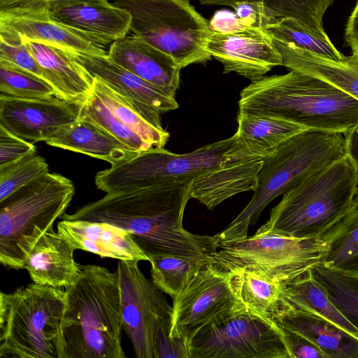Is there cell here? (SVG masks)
<instances>
[{
	"mask_svg": "<svg viewBox=\"0 0 358 358\" xmlns=\"http://www.w3.org/2000/svg\"><path fill=\"white\" fill-rule=\"evenodd\" d=\"M346 156L352 163L358 174V122L345 134Z\"/></svg>",
	"mask_w": 358,
	"mask_h": 358,
	"instance_id": "ee69618b",
	"label": "cell"
},
{
	"mask_svg": "<svg viewBox=\"0 0 358 358\" xmlns=\"http://www.w3.org/2000/svg\"><path fill=\"white\" fill-rule=\"evenodd\" d=\"M65 291L34 282L0 294V357L59 358Z\"/></svg>",
	"mask_w": 358,
	"mask_h": 358,
	"instance_id": "52a82bcc",
	"label": "cell"
},
{
	"mask_svg": "<svg viewBox=\"0 0 358 358\" xmlns=\"http://www.w3.org/2000/svg\"><path fill=\"white\" fill-rule=\"evenodd\" d=\"M80 107L56 96L25 99L0 94V124L30 143L46 142L79 118Z\"/></svg>",
	"mask_w": 358,
	"mask_h": 358,
	"instance_id": "9a60e30c",
	"label": "cell"
},
{
	"mask_svg": "<svg viewBox=\"0 0 358 358\" xmlns=\"http://www.w3.org/2000/svg\"><path fill=\"white\" fill-rule=\"evenodd\" d=\"M231 273L206 262L190 282L173 299L171 336L187 345L202 328L240 302L231 283Z\"/></svg>",
	"mask_w": 358,
	"mask_h": 358,
	"instance_id": "4fadbf2b",
	"label": "cell"
},
{
	"mask_svg": "<svg viewBox=\"0 0 358 358\" xmlns=\"http://www.w3.org/2000/svg\"><path fill=\"white\" fill-rule=\"evenodd\" d=\"M239 113L279 117L307 129L345 134L358 122V100L313 75L290 72L251 82Z\"/></svg>",
	"mask_w": 358,
	"mask_h": 358,
	"instance_id": "3957f363",
	"label": "cell"
},
{
	"mask_svg": "<svg viewBox=\"0 0 358 358\" xmlns=\"http://www.w3.org/2000/svg\"><path fill=\"white\" fill-rule=\"evenodd\" d=\"M151 277L154 284L174 299L190 282L206 262L205 259L171 254L150 257Z\"/></svg>",
	"mask_w": 358,
	"mask_h": 358,
	"instance_id": "836d02e7",
	"label": "cell"
},
{
	"mask_svg": "<svg viewBox=\"0 0 358 358\" xmlns=\"http://www.w3.org/2000/svg\"><path fill=\"white\" fill-rule=\"evenodd\" d=\"M36 154L34 143L24 140L0 124V167Z\"/></svg>",
	"mask_w": 358,
	"mask_h": 358,
	"instance_id": "ab89813d",
	"label": "cell"
},
{
	"mask_svg": "<svg viewBox=\"0 0 358 358\" xmlns=\"http://www.w3.org/2000/svg\"><path fill=\"white\" fill-rule=\"evenodd\" d=\"M231 7L241 21L251 29L264 31L266 26L278 20L262 2L240 1L233 3Z\"/></svg>",
	"mask_w": 358,
	"mask_h": 358,
	"instance_id": "60d3db41",
	"label": "cell"
},
{
	"mask_svg": "<svg viewBox=\"0 0 358 358\" xmlns=\"http://www.w3.org/2000/svg\"><path fill=\"white\" fill-rule=\"evenodd\" d=\"M0 41L22 45L39 43L70 53L107 55L106 46L90 35L55 19L43 6H18L0 9Z\"/></svg>",
	"mask_w": 358,
	"mask_h": 358,
	"instance_id": "5bb4252c",
	"label": "cell"
},
{
	"mask_svg": "<svg viewBox=\"0 0 358 358\" xmlns=\"http://www.w3.org/2000/svg\"><path fill=\"white\" fill-rule=\"evenodd\" d=\"M229 271L232 289L241 304L252 313L273 322L285 303L282 286L254 270L238 268Z\"/></svg>",
	"mask_w": 358,
	"mask_h": 358,
	"instance_id": "83f0119b",
	"label": "cell"
},
{
	"mask_svg": "<svg viewBox=\"0 0 358 358\" xmlns=\"http://www.w3.org/2000/svg\"><path fill=\"white\" fill-rule=\"evenodd\" d=\"M280 329L290 358H328L322 350L306 338L284 329Z\"/></svg>",
	"mask_w": 358,
	"mask_h": 358,
	"instance_id": "b9f144b4",
	"label": "cell"
},
{
	"mask_svg": "<svg viewBox=\"0 0 358 358\" xmlns=\"http://www.w3.org/2000/svg\"><path fill=\"white\" fill-rule=\"evenodd\" d=\"M92 91L122 124L155 148H163L165 146L169 134L149 123L130 100L110 88L97 77H94Z\"/></svg>",
	"mask_w": 358,
	"mask_h": 358,
	"instance_id": "4dcf8cb0",
	"label": "cell"
},
{
	"mask_svg": "<svg viewBox=\"0 0 358 358\" xmlns=\"http://www.w3.org/2000/svg\"><path fill=\"white\" fill-rule=\"evenodd\" d=\"M192 181L108 192L60 218L107 222L126 229L149 259L171 254L206 260L217 248V236L193 234L182 225Z\"/></svg>",
	"mask_w": 358,
	"mask_h": 358,
	"instance_id": "6da1fadb",
	"label": "cell"
},
{
	"mask_svg": "<svg viewBox=\"0 0 358 358\" xmlns=\"http://www.w3.org/2000/svg\"><path fill=\"white\" fill-rule=\"evenodd\" d=\"M282 57V65L324 80L358 100V56L333 60L292 44L273 41Z\"/></svg>",
	"mask_w": 358,
	"mask_h": 358,
	"instance_id": "4316f807",
	"label": "cell"
},
{
	"mask_svg": "<svg viewBox=\"0 0 358 358\" xmlns=\"http://www.w3.org/2000/svg\"><path fill=\"white\" fill-rule=\"evenodd\" d=\"M357 188L358 174L345 156L286 192L256 233L323 238L350 210Z\"/></svg>",
	"mask_w": 358,
	"mask_h": 358,
	"instance_id": "5b68a950",
	"label": "cell"
},
{
	"mask_svg": "<svg viewBox=\"0 0 358 358\" xmlns=\"http://www.w3.org/2000/svg\"><path fill=\"white\" fill-rule=\"evenodd\" d=\"M49 171L46 160L36 154L0 167V202Z\"/></svg>",
	"mask_w": 358,
	"mask_h": 358,
	"instance_id": "8d00e7d4",
	"label": "cell"
},
{
	"mask_svg": "<svg viewBox=\"0 0 358 358\" xmlns=\"http://www.w3.org/2000/svg\"><path fill=\"white\" fill-rule=\"evenodd\" d=\"M310 271L330 301L358 328V274L326 266L323 262Z\"/></svg>",
	"mask_w": 358,
	"mask_h": 358,
	"instance_id": "d6a6232c",
	"label": "cell"
},
{
	"mask_svg": "<svg viewBox=\"0 0 358 358\" xmlns=\"http://www.w3.org/2000/svg\"><path fill=\"white\" fill-rule=\"evenodd\" d=\"M0 93L25 99L55 96L54 88L41 78L27 71L1 64Z\"/></svg>",
	"mask_w": 358,
	"mask_h": 358,
	"instance_id": "74e56055",
	"label": "cell"
},
{
	"mask_svg": "<svg viewBox=\"0 0 358 358\" xmlns=\"http://www.w3.org/2000/svg\"><path fill=\"white\" fill-rule=\"evenodd\" d=\"M45 143L108 162L111 166L138 153L97 124L80 117L62 127Z\"/></svg>",
	"mask_w": 358,
	"mask_h": 358,
	"instance_id": "d4e9b609",
	"label": "cell"
},
{
	"mask_svg": "<svg viewBox=\"0 0 358 358\" xmlns=\"http://www.w3.org/2000/svg\"><path fill=\"white\" fill-rule=\"evenodd\" d=\"M201 4L229 6L240 1L262 2L278 18L292 17L299 22L315 36L330 40L324 25L323 17L334 0H198Z\"/></svg>",
	"mask_w": 358,
	"mask_h": 358,
	"instance_id": "1f68e13d",
	"label": "cell"
},
{
	"mask_svg": "<svg viewBox=\"0 0 358 358\" xmlns=\"http://www.w3.org/2000/svg\"><path fill=\"white\" fill-rule=\"evenodd\" d=\"M212 31L221 34H234L254 29L247 27L237 16L235 12L229 10L216 11L209 21Z\"/></svg>",
	"mask_w": 358,
	"mask_h": 358,
	"instance_id": "7bdbcfd3",
	"label": "cell"
},
{
	"mask_svg": "<svg viewBox=\"0 0 358 358\" xmlns=\"http://www.w3.org/2000/svg\"><path fill=\"white\" fill-rule=\"evenodd\" d=\"M262 164V158L241 159L201 174L192 181L191 197L213 210L236 194L254 192Z\"/></svg>",
	"mask_w": 358,
	"mask_h": 358,
	"instance_id": "cb8c5ba5",
	"label": "cell"
},
{
	"mask_svg": "<svg viewBox=\"0 0 358 358\" xmlns=\"http://www.w3.org/2000/svg\"><path fill=\"white\" fill-rule=\"evenodd\" d=\"M206 50L222 64L224 73L234 72L251 82L282 65L280 52L263 30L234 34L211 31Z\"/></svg>",
	"mask_w": 358,
	"mask_h": 358,
	"instance_id": "2e32d148",
	"label": "cell"
},
{
	"mask_svg": "<svg viewBox=\"0 0 358 358\" xmlns=\"http://www.w3.org/2000/svg\"><path fill=\"white\" fill-rule=\"evenodd\" d=\"M131 17V34L171 56L180 69L204 63L209 22L189 0H115Z\"/></svg>",
	"mask_w": 358,
	"mask_h": 358,
	"instance_id": "ba28073f",
	"label": "cell"
},
{
	"mask_svg": "<svg viewBox=\"0 0 358 358\" xmlns=\"http://www.w3.org/2000/svg\"><path fill=\"white\" fill-rule=\"evenodd\" d=\"M323 238L328 243L323 264L358 274V188L350 210Z\"/></svg>",
	"mask_w": 358,
	"mask_h": 358,
	"instance_id": "f546056e",
	"label": "cell"
},
{
	"mask_svg": "<svg viewBox=\"0 0 358 358\" xmlns=\"http://www.w3.org/2000/svg\"><path fill=\"white\" fill-rule=\"evenodd\" d=\"M69 0H0V9L18 6H43L52 9Z\"/></svg>",
	"mask_w": 358,
	"mask_h": 358,
	"instance_id": "f6af8a7d",
	"label": "cell"
},
{
	"mask_svg": "<svg viewBox=\"0 0 358 358\" xmlns=\"http://www.w3.org/2000/svg\"><path fill=\"white\" fill-rule=\"evenodd\" d=\"M57 233L74 248L118 260L150 261L131 234L115 225L82 220L62 219Z\"/></svg>",
	"mask_w": 358,
	"mask_h": 358,
	"instance_id": "ffe728a7",
	"label": "cell"
},
{
	"mask_svg": "<svg viewBox=\"0 0 358 358\" xmlns=\"http://www.w3.org/2000/svg\"><path fill=\"white\" fill-rule=\"evenodd\" d=\"M187 349L189 358H290L280 328L241 303L199 330Z\"/></svg>",
	"mask_w": 358,
	"mask_h": 358,
	"instance_id": "8fae6325",
	"label": "cell"
},
{
	"mask_svg": "<svg viewBox=\"0 0 358 358\" xmlns=\"http://www.w3.org/2000/svg\"><path fill=\"white\" fill-rule=\"evenodd\" d=\"M328 250L324 238H295L257 234L218 243L206 259L225 271L248 268L262 273L282 287L323 262Z\"/></svg>",
	"mask_w": 358,
	"mask_h": 358,
	"instance_id": "30bf717a",
	"label": "cell"
},
{
	"mask_svg": "<svg viewBox=\"0 0 358 358\" xmlns=\"http://www.w3.org/2000/svg\"><path fill=\"white\" fill-rule=\"evenodd\" d=\"M79 117L97 124L134 151L141 152L155 148L141 136L122 124L92 90L80 107Z\"/></svg>",
	"mask_w": 358,
	"mask_h": 358,
	"instance_id": "d590c367",
	"label": "cell"
},
{
	"mask_svg": "<svg viewBox=\"0 0 358 358\" xmlns=\"http://www.w3.org/2000/svg\"><path fill=\"white\" fill-rule=\"evenodd\" d=\"M316 345L328 358H358V340L330 322L285 303L273 320Z\"/></svg>",
	"mask_w": 358,
	"mask_h": 358,
	"instance_id": "603a6c76",
	"label": "cell"
},
{
	"mask_svg": "<svg viewBox=\"0 0 358 358\" xmlns=\"http://www.w3.org/2000/svg\"><path fill=\"white\" fill-rule=\"evenodd\" d=\"M236 136L185 154L152 148L98 172L96 187L106 193L195 178L238 159Z\"/></svg>",
	"mask_w": 358,
	"mask_h": 358,
	"instance_id": "9c48e42d",
	"label": "cell"
},
{
	"mask_svg": "<svg viewBox=\"0 0 358 358\" xmlns=\"http://www.w3.org/2000/svg\"><path fill=\"white\" fill-rule=\"evenodd\" d=\"M236 148L241 159L264 158L294 135L309 129L269 115L239 113Z\"/></svg>",
	"mask_w": 358,
	"mask_h": 358,
	"instance_id": "484cf974",
	"label": "cell"
},
{
	"mask_svg": "<svg viewBox=\"0 0 358 358\" xmlns=\"http://www.w3.org/2000/svg\"><path fill=\"white\" fill-rule=\"evenodd\" d=\"M65 291L59 358H125L121 293L116 272L95 264Z\"/></svg>",
	"mask_w": 358,
	"mask_h": 358,
	"instance_id": "7a4b0ae2",
	"label": "cell"
},
{
	"mask_svg": "<svg viewBox=\"0 0 358 358\" xmlns=\"http://www.w3.org/2000/svg\"><path fill=\"white\" fill-rule=\"evenodd\" d=\"M25 44L55 96L81 106L92 92L94 77L67 51L39 43Z\"/></svg>",
	"mask_w": 358,
	"mask_h": 358,
	"instance_id": "44dd1931",
	"label": "cell"
},
{
	"mask_svg": "<svg viewBox=\"0 0 358 358\" xmlns=\"http://www.w3.org/2000/svg\"><path fill=\"white\" fill-rule=\"evenodd\" d=\"M264 30L273 41L292 44L333 60H341L345 57L331 39L324 40L315 36L292 17L278 18Z\"/></svg>",
	"mask_w": 358,
	"mask_h": 358,
	"instance_id": "e575fe53",
	"label": "cell"
},
{
	"mask_svg": "<svg viewBox=\"0 0 358 358\" xmlns=\"http://www.w3.org/2000/svg\"><path fill=\"white\" fill-rule=\"evenodd\" d=\"M282 295L290 306L312 313L337 326L358 340V328L330 301L310 270L282 287Z\"/></svg>",
	"mask_w": 358,
	"mask_h": 358,
	"instance_id": "f1b7e54d",
	"label": "cell"
},
{
	"mask_svg": "<svg viewBox=\"0 0 358 358\" xmlns=\"http://www.w3.org/2000/svg\"><path fill=\"white\" fill-rule=\"evenodd\" d=\"M50 12L57 20L91 36L108 48L130 31V13L108 0H69Z\"/></svg>",
	"mask_w": 358,
	"mask_h": 358,
	"instance_id": "ac0fdd59",
	"label": "cell"
},
{
	"mask_svg": "<svg viewBox=\"0 0 358 358\" xmlns=\"http://www.w3.org/2000/svg\"><path fill=\"white\" fill-rule=\"evenodd\" d=\"M138 262L119 260L115 272L121 293L123 329L137 358H155L159 327L171 321L172 307L162 292L148 279Z\"/></svg>",
	"mask_w": 358,
	"mask_h": 358,
	"instance_id": "7c38bea8",
	"label": "cell"
},
{
	"mask_svg": "<svg viewBox=\"0 0 358 358\" xmlns=\"http://www.w3.org/2000/svg\"><path fill=\"white\" fill-rule=\"evenodd\" d=\"M74 193L70 179L49 171L1 201V264L24 269L34 245L44 233L53 229Z\"/></svg>",
	"mask_w": 358,
	"mask_h": 358,
	"instance_id": "8992f818",
	"label": "cell"
},
{
	"mask_svg": "<svg viewBox=\"0 0 358 358\" xmlns=\"http://www.w3.org/2000/svg\"><path fill=\"white\" fill-rule=\"evenodd\" d=\"M107 55L115 64L175 98L181 69L166 53L128 34L112 43Z\"/></svg>",
	"mask_w": 358,
	"mask_h": 358,
	"instance_id": "d6986e66",
	"label": "cell"
},
{
	"mask_svg": "<svg viewBox=\"0 0 358 358\" xmlns=\"http://www.w3.org/2000/svg\"><path fill=\"white\" fill-rule=\"evenodd\" d=\"M346 156L342 133L307 129L291 137L262 158L258 185L241 212L221 232L218 243L236 241L248 236L264 209L277 196L302 180Z\"/></svg>",
	"mask_w": 358,
	"mask_h": 358,
	"instance_id": "277c9868",
	"label": "cell"
},
{
	"mask_svg": "<svg viewBox=\"0 0 358 358\" xmlns=\"http://www.w3.org/2000/svg\"><path fill=\"white\" fill-rule=\"evenodd\" d=\"M71 54L94 77L130 100L141 115L156 128L164 129L162 114L178 108L176 98L115 64L107 55Z\"/></svg>",
	"mask_w": 358,
	"mask_h": 358,
	"instance_id": "e0dca14e",
	"label": "cell"
},
{
	"mask_svg": "<svg viewBox=\"0 0 358 358\" xmlns=\"http://www.w3.org/2000/svg\"><path fill=\"white\" fill-rule=\"evenodd\" d=\"M0 64L27 71L48 82L25 43L12 45L0 41Z\"/></svg>",
	"mask_w": 358,
	"mask_h": 358,
	"instance_id": "f35d334b",
	"label": "cell"
},
{
	"mask_svg": "<svg viewBox=\"0 0 358 358\" xmlns=\"http://www.w3.org/2000/svg\"><path fill=\"white\" fill-rule=\"evenodd\" d=\"M74 248L53 229L44 233L34 245L24 265L33 282L66 289L76 280L81 265L74 259Z\"/></svg>",
	"mask_w": 358,
	"mask_h": 358,
	"instance_id": "7402d4cb",
	"label": "cell"
}]
</instances>
